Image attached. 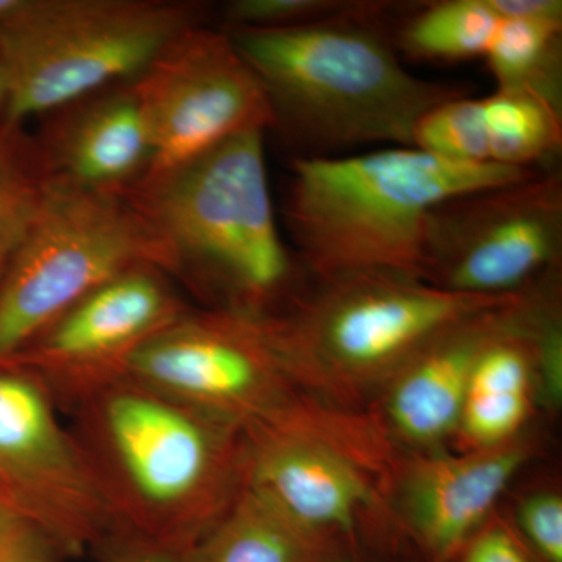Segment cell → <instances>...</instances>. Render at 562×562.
Segmentation results:
<instances>
[{"label":"cell","mask_w":562,"mask_h":562,"mask_svg":"<svg viewBox=\"0 0 562 562\" xmlns=\"http://www.w3.org/2000/svg\"><path fill=\"white\" fill-rule=\"evenodd\" d=\"M519 295L460 294L406 273L351 272L316 280L266 322L303 390L333 408L362 413L436 336Z\"/></svg>","instance_id":"5"},{"label":"cell","mask_w":562,"mask_h":562,"mask_svg":"<svg viewBox=\"0 0 562 562\" xmlns=\"http://www.w3.org/2000/svg\"><path fill=\"white\" fill-rule=\"evenodd\" d=\"M335 562H355V561L350 560V558H344L341 554V557H339L338 560H336Z\"/></svg>","instance_id":"29"},{"label":"cell","mask_w":562,"mask_h":562,"mask_svg":"<svg viewBox=\"0 0 562 562\" xmlns=\"http://www.w3.org/2000/svg\"><path fill=\"white\" fill-rule=\"evenodd\" d=\"M65 557L38 528L0 501V562H57Z\"/></svg>","instance_id":"24"},{"label":"cell","mask_w":562,"mask_h":562,"mask_svg":"<svg viewBox=\"0 0 562 562\" xmlns=\"http://www.w3.org/2000/svg\"><path fill=\"white\" fill-rule=\"evenodd\" d=\"M49 181L25 125L0 124V281L38 216Z\"/></svg>","instance_id":"21"},{"label":"cell","mask_w":562,"mask_h":562,"mask_svg":"<svg viewBox=\"0 0 562 562\" xmlns=\"http://www.w3.org/2000/svg\"><path fill=\"white\" fill-rule=\"evenodd\" d=\"M188 310L168 273L132 269L85 295L0 369L27 373L72 408L122 379L139 347Z\"/></svg>","instance_id":"12"},{"label":"cell","mask_w":562,"mask_h":562,"mask_svg":"<svg viewBox=\"0 0 562 562\" xmlns=\"http://www.w3.org/2000/svg\"><path fill=\"white\" fill-rule=\"evenodd\" d=\"M133 87L154 150L143 180L235 136L273 128L268 92L224 29L201 24L179 33L133 79Z\"/></svg>","instance_id":"10"},{"label":"cell","mask_w":562,"mask_h":562,"mask_svg":"<svg viewBox=\"0 0 562 562\" xmlns=\"http://www.w3.org/2000/svg\"><path fill=\"white\" fill-rule=\"evenodd\" d=\"M18 0H0V21L16 7Z\"/></svg>","instance_id":"28"},{"label":"cell","mask_w":562,"mask_h":562,"mask_svg":"<svg viewBox=\"0 0 562 562\" xmlns=\"http://www.w3.org/2000/svg\"><path fill=\"white\" fill-rule=\"evenodd\" d=\"M290 169L284 217L314 280L366 271L419 277L422 235L436 205L539 172L447 160L417 147L294 157Z\"/></svg>","instance_id":"3"},{"label":"cell","mask_w":562,"mask_h":562,"mask_svg":"<svg viewBox=\"0 0 562 562\" xmlns=\"http://www.w3.org/2000/svg\"><path fill=\"white\" fill-rule=\"evenodd\" d=\"M398 462L390 490L398 516L430 562H452L494 516L503 492L531 458L516 438L460 453H413Z\"/></svg>","instance_id":"14"},{"label":"cell","mask_w":562,"mask_h":562,"mask_svg":"<svg viewBox=\"0 0 562 562\" xmlns=\"http://www.w3.org/2000/svg\"><path fill=\"white\" fill-rule=\"evenodd\" d=\"M128 546V552L124 553L120 562H188L187 553L131 541Z\"/></svg>","instance_id":"26"},{"label":"cell","mask_w":562,"mask_h":562,"mask_svg":"<svg viewBox=\"0 0 562 562\" xmlns=\"http://www.w3.org/2000/svg\"><path fill=\"white\" fill-rule=\"evenodd\" d=\"M484 60L502 90H525L562 109L561 0H502Z\"/></svg>","instance_id":"18"},{"label":"cell","mask_w":562,"mask_h":562,"mask_svg":"<svg viewBox=\"0 0 562 562\" xmlns=\"http://www.w3.org/2000/svg\"><path fill=\"white\" fill-rule=\"evenodd\" d=\"M246 435V484L292 519L350 538L362 513L390 487L392 471L330 439L292 425H260Z\"/></svg>","instance_id":"13"},{"label":"cell","mask_w":562,"mask_h":562,"mask_svg":"<svg viewBox=\"0 0 562 562\" xmlns=\"http://www.w3.org/2000/svg\"><path fill=\"white\" fill-rule=\"evenodd\" d=\"M0 501L65 554L114 531L90 464L55 402L16 369H0Z\"/></svg>","instance_id":"11"},{"label":"cell","mask_w":562,"mask_h":562,"mask_svg":"<svg viewBox=\"0 0 562 562\" xmlns=\"http://www.w3.org/2000/svg\"><path fill=\"white\" fill-rule=\"evenodd\" d=\"M527 292L447 328L392 376L371 416L397 449L438 452L454 439L473 368L517 316Z\"/></svg>","instance_id":"15"},{"label":"cell","mask_w":562,"mask_h":562,"mask_svg":"<svg viewBox=\"0 0 562 562\" xmlns=\"http://www.w3.org/2000/svg\"><path fill=\"white\" fill-rule=\"evenodd\" d=\"M40 121L32 136L52 179L124 195L149 172V125L133 80L83 95Z\"/></svg>","instance_id":"16"},{"label":"cell","mask_w":562,"mask_h":562,"mask_svg":"<svg viewBox=\"0 0 562 562\" xmlns=\"http://www.w3.org/2000/svg\"><path fill=\"white\" fill-rule=\"evenodd\" d=\"M262 132L225 140L124 194L171 250L176 276L213 299L210 308L279 312L303 269L281 236Z\"/></svg>","instance_id":"4"},{"label":"cell","mask_w":562,"mask_h":562,"mask_svg":"<svg viewBox=\"0 0 562 562\" xmlns=\"http://www.w3.org/2000/svg\"><path fill=\"white\" fill-rule=\"evenodd\" d=\"M497 24L490 0L419 2L397 18L392 40L416 60H469L484 57Z\"/></svg>","instance_id":"20"},{"label":"cell","mask_w":562,"mask_h":562,"mask_svg":"<svg viewBox=\"0 0 562 562\" xmlns=\"http://www.w3.org/2000/svg\"><path fill=\"white\" fill-rule=\"evenodd\" d=\"M339 557V538L297 522L249 484L187 553L188 562H335Z\"/></svg>","instance_id":"17"},{"label":"cell","mask_w":562,"mask_h":562,"mask_svg":"<svg viewBox=\"0 0 562 562\" xmlns=\"http://www.w3.org/2000/svg\"><path fill=\"white\" fill-rule=\"evenodd\" d=\"M7 109H9V80H7L5 61L0 47V124L5 122Z\"/></svg>","instance_id":"27"},{"label":"cell","mask_w":562,"mask_h":562,"mask_svg":"<svg viewBox=\"0 0 562 562\" xmlns=\"http://www.w3.org/2000/svg\"><path fill=\"white\" fill-rule=\"evenodd\" d=\"M176 261L125 195L81 190L57 179L0 281V366L85 295L121 273Z\"/></svg>","instance_id":"7"},{"label":"cell","mask_w":562,"mask_h":562,"mask_svg":"<svg viewBox=\"0 0 562 562\" xmlns=\"http://www.w3.org/2000/svg\"><path fill=\"white\" fill-rule=\"evenodd\" d=\"M487 165L536 169L562 147V109L525 90L497 88L476 99Z\"/></svg>","instance_id":"19"},{"label":"cell","mask_w":562,"mask_h":562,"mask_svg":"<svg viewBox=\"0 0 562 562\" xmlns=\"http://www.w3.org/2000/svg\"><path fill=\"white\" fill-rule=\"evenodd\" d=\"M561 262L562 177L539 171L436 205L422 235L419 279L502 297L560 276Z\"/></svg>","instance_id":"9"},{"label":"cell","mask_w":562,"mask_h":562,"mask_svg":"<svg viewBox=\"0 0 562 562\" xmlns=\"http://www.w3.org/2000/svg\"><path fill=\"white\" fill-rule=\"evenodd\" d=\"M72 435L114 530L128 541L188 553L246 484V435L122 376L72 406Z\"/></svg>","instance_id":"1"},{"label":"cell","mask_w":562,"mask_h":562,"mask_svg":"<svg viewBox=\"0 0 562 562\" xmlns=\"http://www.w3.org/2000/svg\"><path fill=\"white\" fill-rule=\"evenodd\" d=\"M371 10L321 24L225 31L260 77L273 111L272 132L295 157H338L355 147H413L424 114L464 88L420 79L403 66L392 40L401 10Z\"/></svg>","instance_id":"2"},{"label":"cell","mask_w":562,"mask_h":562,"mask_svg":"<svg viewBox=\"0 0 562 562\" xmlns=\"http://www.w3.org/2000/svg\"><path fill=\"white\" fill-rule=\"evenodd\" d=\"M190 0H18L0 21L9 80L5 124L136 79L179 33L206 24Z\"/></svg>","instance_id":"6"},{"label":"cell","mask_w":562,"mask_h":562,"mask_svg":"<svg viewBox=\"0 0 562 562\" xmlns=\"http://www.w3.org/2000/svg\"><path fill=\"white\" fill-rule=\"evenodd\" d=\"M124 376L244 431L330 408L294 379L266 314L190 308L139 347Z\"/></svg>","instance_id":"8"},{"label":"cell","mask_w":562,"mask_h":562,"mask_svg":"<svg viewBox=\"0 0 562 562\" xmlns=\"http://www.w3.org/2000/svg\"><path fill=\"white\" fill-rule=\"evenodd\" d=\"M520 538L541 562H562V497L553 491L535 492L517 509Z\"/></svg>","instance_id":"23"},{"label":"cell","mask_w":562,"mask_h":562,"mask_svg":"<svg viewBox=\"0 0 562 562\" xmlns=\"http://www.w3.org/2000/svg\"><path fill=\"white\" fill-rule=\"evenodd\" d=\"M376 0H232L222 7L224 31H271L321 24L371 10Z\"/></svg>","instance_id":"22"},{"label":"cell","mask_w":562,"mask_h":562,"mask_svg":"<svg viewBox=\"0 0 562 562\" xmlns=\"http://www.w3.org/2000/svg\"><path fill=\"white\" fill-rule=\"evenodd\" d=\"M460 562H541L528 549L519 532L501 517L492 516L469 542L462 547L454 561Z\"/></svg>","instance_id":"25"}]
</instances>
